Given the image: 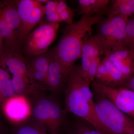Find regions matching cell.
<instances>
[{"label": "cell", "mask_w": 134, "mask_h": 134, "mask_svg": "<svg viewBox=\"0 0 134 134\" xmlns=\"http://www.w3.org/2000/svg\"><path fill=\"white\" fill-rule=\"evenodd\" d=\"M3 40H4L3 38L0 36V57L2 54L4 48L3 44Z\"/></svg>", "instance_id": "obj_31"}, {"label": "cell", "mask_w": 134, "mask_h": 134, "mask_svg": "<svg viewBox=\"0 0 134 134\" xmlns=\"http://www.w3.org/2000/svg\"><path fill=\"white\" fill-rule=\"evenodd\" d=\"M20 21L18 31L19 46L22 44L45 14V5L39 0L16 1Z\"/></svg>", "instance_id": "obj_8"}, {"label": "cell", "mask_w": 134, "mask_h": 134, "mask_svg": "<svg viewBox=\"0 0 134 134\" xmlns=\"http://www.w3.org/2000/svg\"><path fill=\"white\" fill-rule=\"evenodd\" d=\"M91 83L96 93L108 99L119 110L134 119V91L105 86L95 81Z\"/></svg>", "instance_id": "obj_9"}, {"label": "cell", "mask_w": 134, "mask_h": 134, "mask_svg": "<svg viewBox=\"0 0 134 134\" xmlns=\"http://www.w3.org/2000/svg\"><path fill=\"white\" fill-rule=\"evenodd\" d=\"M121 87L129 89L134 91V74L132 75L127 78Z\"/></svg>", "instance_id": "obj_29"}, {"label": "cell", "mask_w": 134, "mask_h": 134, "mask_svg": "<svg viewBox=\"0 0 134 134\" xmlns=\"http://www.w3.org/2000/svg\"><path fill=\"white\" fill-rule=\"evenodd\" d=\"M15 95L8 72L0 66V108L2 109L5 103Z\"/></svg>", "instance_id": "obj_15"}, {"label": "cell", "mask_w": 134, "mask_h": 134, "mask_svg": "<svg viewBox=\"0 0 134 134\" xmlns=\"http://www.w3.org/2000/svg\"><path fill=\"white\" fill-rule=\"evenodd\" d=\"M59 26V23H46L32 31L19 46L25 59L47 52L56 38Z\"/></svg>", "instance_id": "obj_7"}, {"label": "cell", "mask_w": 134, "mask_h": 134, "mask_svg": "<svg viewBox=\"0 0 134 134\" xmlns=\"http://www.w3.org/2000/svg\"><path fill=\"white\" fill-rule=\"evenodd\" d=\"M59 15L62 21L66 22L68 25H71L73 23L75 11L71 8L69 7L66 9L60 12Z\"/></svg>", "instance_id": "obj_25"}, {"label": "cell", "mask_w": 134, "mask_h": 134, "mask_svg": "<svg viewBox=\"0 0 134 134\" xmlns=\"http://www.w3.org/2000/svg\"><path fill=\"white\" fill-rule=\"evenodd\" d=\"M39 1L41 3H45L46 4L48 2V0H39Z\"/></svg>", "instance_id": "obj_32"}, {"label": "cell", "mask_w": 134, "mask_h": 134, "mask_svg": "<svg viewBox=\"0 0 134 134\" xmlns=\"http://www.w3.org/2000/svg\"><path fill=\"white\" fill-rule=\"evenodd\" d=\"M107 70V80L105 86L121 87L128 77L122 74L110 61L106 55L101 62Z\"/></svg>", "instance_id": "obj_14"}, {"label": "cell", "mask_w": 134, "mask_h": 134, "mask_svg": "<svg viewBox=\"0 0 134 134\" xmlns=\"http://www.w3.org/2000/svg\"><path fill=\"white\" fill-rule=\"evenodd\" d=\"M46 23H60L62 22L59 15L57 12L53 13L49 15L46 16Z\"/></svg>", "instance_id": "obj_28"}, {"label": "cell", "mask_w": 134, "mask_h": 134, "mask_svg": "<svg viewBox=\"0 0 134 134\" xmlns=\"http://www.w3.org/2000/svg\"><path fill=\"white\" fill-rule=\"evenodd\" d=\"M109 0H79V7L83 15L91 16L94 13L105 9Z\"/></svg>", "instance_id": "obj_19"}, {"label": "cell", "mask_w": 134, "mask_h": 134, "mask_svg": "<svg viewBox=\"0 0 134 134\" xmlns=\"http://www.w3.org/2000/svg\"><path fill=\"white\" fill-rule=\"evenodd\" d=\"M1 3V2H0ZM0 36L6 41L7 47L19 46L18 34L10 27L0 15Z\"/></svg>", "instance_id": "obj_21"}, {"label": "cell", "mask_w": 134, "mask_h": 134, "mask_svg": "<svg viewBox=\"0 0 134 134\" xmlns=\"http://www.w3.org/2000/svg\"><path fill=\"white\" fill-rule=\"evenodd\" d=\"M0 66L12 74L11 81L16 95L25 96L32 86L26 59L19 47L4 48L0 57Z\"/></svg>", "instance_id": "obj_5"}, {"label": "cell", "mask_w": 134, "mask_h": 134, "mask_svg": "<svg viewBox=\"0 0 134 134\" xmlns=\"http://www.w3.org/2000/svg\"><path fill=\"white\" fill-rule=\"evenodd\" d=\"M89 56L91 59L100 54V47L96 36L87 40L84 43L81 54Z\"/></svg>", "instance_id": "obj_22"}, {"label": "cell", "mask_w": 134, "mask_h": 134, "mask_svg": "<svg viewBox=\"0 0 134 134\" xmlns=\"http://www.w3.org/2000/svg\"><path fill=\"white\" fill-rule=\"evenodd\" d=\"M34 123L50 134H61L67 124L66 113L48 90L32 88L25 96Z\"/></svg>", "instance_id": "obj_3"}, {"label": "cell", "mask_w": 134, "mask_h": 134, "mask_svg": "<svg viewBox=\"0 0 134 134\" xmlns=\"http://www.w3.org/2000/svg\"><path fill=\"white\" fill-rule=\"evenodd\" d=\"M107 17L119 15L134 16V0H114L107 9Z\"/></svg>", "instance_id": "obj_16"}, {"label": "cell", "mask_w": 134, "mask_h": 134, "mask_svg": "<svg viewBox=\"0 0 134 134\" xmlns=\"http://www.w3.org/2000/svg\"><path fill=\"white\" fill-rule=\"evenodd\" d=\"M91 83L83 76L81 66L72 67L68 76L64 110L66 113H72L97 130L95 102L90 88Z\"/></svg>", "instance_id": "obj_1"}, {"label": "cell", "mask_w": 134, "mask_h": 134, "mask_svg": "<svg viewBox=\"0 0 134 134\" xmlns=\"http://www.w3.org/2000/svg\"><path fill=\"white\" fill-rule=\"evenodd\" d=\"M0 15L10 27L17 32L20 25L16 1L1 2Z\"/></svg>", "instance_id": "obj_13"}, {"label": "cell", "mask_w": 134, "mask_h": 134, "mask_svg": "<svg viewBox=\"0 0 134 134\" xmlns=\"http://www.w3.org/2000/svg\"><path fill=\"white\" fill-rule=\"evenodd\" d=\"M53 58L52 53L50 51H47L31 59H26L28 69L47 74L49 65Z\"/></svg>", "instance_id": "obj_17"}, {"label": "cell", "mask_w": 134, "mask_h": 134, "mask_svg": "<svg viewBox=\"0 0 134 134\" xmlns=\"http://www.w3.org/2000/svg\"><path fill=\"white\" fill-rule=\"evenodd\" d=\"M96 94L97 130L104 134H134V119L119 110L108 99Z\"/></svg>", "instance_id": "obj_4"}, {"label": "cell", "mask_w": 134, "mask_h": 134, "mask_svg": "<svg viewBox=\"0 0 134 134\" xmlns=\"http://www.w3.org/2000/svg\"><path fill=\"white\" fill-rule=\"evenodd\" d=\"M69 7L67 5L66 1H63V0L59 1L57 12L59 14L60 12L66 9Z\"/></svg>", "instance_id": "obj_30"}, {"label": "cell", "mask_w": 134, "mask_h": 134, "mask_svg": "<svg viewBox=\"0 0 134 134\" xmlns=\"http://www.w3.org/2000/svg\"><path fill=\"white\" fill-rule=\"evenodd\" d=\"M81 58L82 59V64L81 66L83 76L86 79L90 66L91 59L89 56L82 53L81 55Z\"/></svg>", "instance_id": "obj_26"}, {"label": "cell", "mask_w": 134, "mask_h": 134, "mask_svg": "<svg viewBox=\"0 0 134 134\" xmlns=\"http://www.w3.org/2000/svg\"><path fill=\"white\" fill-rule=\"evenodd\" d=\"M129 20V17L119 15L100 20L96 36L100 47V54L105 55L115 47H125Z\"/></svg>", "instance_id": "obj_6"}, {"label": "cell", "mask_w": 134, "mask_h": 134, "mask_svg": "<svg viewBox=\"0 0 134 134\" xmlns=\"http://www.w3.org/2000/svg\"><path fill=\"white\" fill-rule=\"evenodd\" d=\"M64 130L66 134H104L95 129L88 122L80 121L70 125L67 123Z\"/></svg>", "instance_id": "obj_20"}, {"label": "cell", "mask_w": 134, "mask_h": 134, "mask_svg": "<svg viewBox=\"0 0 134 134\" xmlns=\"http://www.w3.org/2000/svg\"><path fill=\"white\" fill-rule=\"evenodd\" d=\"M13 125L12 134H50L36 125L30 117Z\"/></svg>", "instance_id": "obj_18"}, {"label": "cell", "mask_w": 134, "mask_h": 134, "mask_svg": "<svg viewBox=\"0 0 134 134\" xmlns=\"http://www.w3.org/2000/svg\"><path fill=\"white\" fill-rule=\"evenodd\" d=\"M59 1H48L45 5V14L49 15L57 12Z\"/></svg>", "instance_id": "obj_27"}, {"label": "cell", "mask_w": 134, "mask_h": 134, "mask_svg": "<svg viewBox=\"0 0 134 134\" xmlns=\"http://www.w3.org/2000/svg\"><path fill=\"white\" fill-rule=\"evenodd\" d=\"M100 13L91 16L83 15L78 21L68 25L55 47L50 51L67 75L81 58L82 49L86 34L90 33L94 25L99 23Z\"/></svg>", "instance_id": "obj_2"}, {"label": "cell", "mask_w": 134, "mask_h": 134, "mask_svg": "<svg viewBox=\"0 0 134 134\" xmlns=\"http://www.w3.org/2000/svg\"><path fill=\"white\" fill-rule=\"evenodd\" d=\"M125 47L134 53V16L129 18L127 24Z\"/></svg>", "instance_id": "obj_23"}, {"label": "cell", "mask_w": 134, "mask_h": 134, "mask_svg": "<svg viewBox=\"0 0 134 134\" xmlns=\"http://www.w3.org/2000/svg\"><path fill=\"white\" fill-rule=\"evenodd\" d=\"M90 66L88 72L87 76V80L90 82L95 81V77L97 70L101 63L99 56L94 57L91 58Z\"/></svg>", "instance_id": "obj_24"}, {"label": "cell", "mask_w": 134, "mask_h": 134, "mask_svg": "<svg viewBox=\"0 0 134 134\" xmlns=\"http://www.w3.org/2000/svg\"><path fill=\"white\" fill-rule=\"evenodd\" d=\"M5 116L14 124L18 123L29 118L31 108L25 96L15 95L5 103L2 108Z\"/></svg>", "instance_id": "obj_10"}, {"label": "cell", "mask_w": 134, "mask_h": 134, "mask_svg": "<svg viewBox=\"0 0 134 134\" xmlns=\"http://www.w3.org/2000/svg\"><path fill=\"white\" fill-rule=\"evenodd\" d=\"M68 76L54 57L48 69L47 84L48 91L55 97L65 87L66 89Z\"/></svg>", "instance_id": "obj_12"}, {"label": "cell", "mask_w": 134, "mask_h": 134, "mask_svg": "<svg viewBox=\"0 0 134 134\" xmlns=\"http://www.w3.org/2000/svg\"><path fill=\"white\" fill-rule=\"evenodd\" d=\"M127 77L134 74V53L125 47H117L105 55Z\"/></svg>", "instance_id": "obj_11"}]
</instances>
